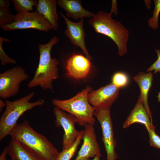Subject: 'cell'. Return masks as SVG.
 <instances>
[{
    "mask_svg": "<svg viewBox=\"0 0 160 160\" xmlns=\"http://www.w3.org/2000/svg\"><path fill=\"white\" fill-rule=\"evenodd\" d=\"M9 135L12 139L42 160H56L60 153L51 142L33 129L27 120L17 124Z\"/></svg>",
    "mask_w": 160,
    "mask_h": 160,
    "instance_id": "obj_1",
    "label": "cell"
},
{
    "mask_svg": "<svg viewBox=\"0 0 160 160\" xmlns=\"http://www.w3.org/2000/svg\"><path fill=\"white\" fill-rule=\"evenodd\" d=\"M59 41L58 38L54 36L48 43L39 45V65L34 76L28 84V88L40 86L43 89L53 90L52 82L59 77L58 67L59 63L55 58H52L51 52L52 47Z\"/></svg>",
    "mask_w": 160,
    "mask_h": 160,
    "instance_id": "obj_2",
    "label": "cell"
},
{
    "mask_svg": "<svg viewBox=\"0 0 160 160\" xmlns=\"http://www.w3.org/2000/svg\"><path fill=\"white\" fill-rule=\"evenodd\" d=\"M111 14L100 11L88 21L95 32L111 39L116 45L118 53L122 56L127 52L129 31L120 22L112 18Z\"/></svg>",
    "mask_w": 160,
    "mask_h": 160,
    "instance_id": "obj_3",
    "label": "cell"
},
{
    "mask_svg": "<svg viewBox=\"0 0 160 160\" xmlns=\"http://www.w3.org/2000/svg\"><path fill=\"white\" fill-rule=\"evenodd\" d=\"M91 89V87L88 86L70 99H54L52 103L75 116L79 126H84L87 124L94 125L95 119L94 115L95 108L90 105L88 99V93Z\"/></svg>",
    "mask_w": 160,
    "mask_h": 160,
    "instance_id": "obj_4",
    "label": "cell"
},
{
    "mask_svg": "<svg viewBox=\"0 0 160 160\" xmlns=\"http://www.w3.org/2000/svg\"><path fill=\"white\" fill-rule=\"evenodd\" d=\"M34 95V92H32L14 101L6 100V108L0 119V141L10 135L18 119L25 112L44 104L45 101L42 99L30 102Z\"/></svg>",
    "mask_w": 160,
    "mask_h": 160,
    "instance_id": "obj_5",
    "label": "cell"
},
{
    "mask_svg": "<svg viewBox=\"0 0 160 160\" xmlns=\"http://www.w3.org/2000/svg\"><path fill=\"white\" fill-rule=\"evenodd\" d=\"M0 27L5 31L32 28L47 32L52 29L50 22L36 11L33 12L17 13L13 23Z\"/></svg>",
    "mask_w": 160,
    "mask_h": 160,
    "instance_id": "obj_6",
    "label": "cell"
},
{
    "mask_svg": "<svg viewBox=\"0 0 160 160\" xmlns=\"http://www.w3.org/2000/svg\"><path fill=\"white\" fill-rule=\"evenodd\" d=\"M28 79L25 70L18 66L0 74V98L3 99L12 97L19 92L21 83Z\"/></svg>",
    "mask_w": 160,
    "mask_h": 160,
    "instance_id": "obj_7",
    "label": "cell"
},
{
    "mask_svg": "<svg viewBox=\"0 0 160 160\" xmlns=\"http://www.w3.org/2000/svg\"><path fill=\"white\" fill-rule=\"evenodd\" d=\"M102 128L103 141L107 154L106 160H116L118 158L115 148L116 142L114 134L110 109H97L94 113Z\"/></svg>",
    "mask_w": 160,
    "mask_h": 160,
    "instance_id": "obj_8",
    "label": "cell"
},
{
    "mask_svg": "<svg viewBox=\"0 0 160 160\" xmlns=\"http://www.w3.org/2000/svg\"><path fill=\"white\" fill-rule=\"evenodd\" d=\"M53 113L55 117V124L57 127H63L64 133L62 141L63 149L70 147L74 143L80 131L76 130L75 125L77 123L76 118L73 115L66 113L63 110L55 107Z\"/></svg>",
    "mask_w": 160,
    "mask_h": 160,
    "instance_id": "obj_9",
    "label": "cell"
},
{
    "mask_svg": "<svg viewBox=\"0 0 160 160\" xmlns=\"http://www.w3.org/2000/svg\"><path fill=\"white\" fill-rule=\"evenodd\" d=\"M120 89L111 83L96 90L91 89L88 95V101L95 109H110L118 97Z\"/></svg>",
    "mask_w": 160,
    "mask_h": 160,
    "instance_id": "obj_10",
    "label": "cell"
},
{
    "mask_svg": "<svg viewBox=\"0 0 160 160\" xmlns=\"http://www.w3.org/2000/svg\"><path fill=\"white\" fill-rule=\"evenodd\" d=\"M83 131V143L75 160H83L96 156L100 158V148L97 141L94 125L86 124Z\"/></svg>",
    "mask_w": 160,
    "mask_h": 160,
    "instance_id": "obj_11",
    "label": "cell"
},
{
    "mask_svg": "<svg viewBox=\"0 0 160 160\" xmlns=\"http://www.w3.org/2000/svg\"><path fill=\"white\" fill-rule=\"evenodd\" d=\"M59 13L64 19L67 25L64 31L65 35L71 43L80 47L86 57L91 60L92 57L89 54L84 41L86 34L83 27V19H81L79 22L74 23L69 20L62 12Z\"/></svg>",
    "mask_w": 160,
    "mask_h": 160,
    "instance_id": "obj_12",
    "label": "cell"
},
{
    "mask_svg": "<svg viewBox=\"0 0 160 160\" xmlns=\"http://www.w3.org/2000/svg\"><path fill=\"white\" fill-rule=\"evenodd\" d=\"M90 60L81 55H73L66 61L65 68L68 74L76 79L85 78L91 68Z\"/></svg>",
    "mask_w": 160,
    "mask_h": 160,
    "instance_id": "obj_13",
    "label": "cell"
},
{
    "mask_svg": "<svg viewBox=\"0 0 160 160\" xmlns=\"http://www.w3.org/2000/svg\"><path fill=\"white\" fill-rule=\"evenodd\" d=\"M135 123H139L144 124L147 129L148 128L155 129V127L153 124L142 102L139 99L135 107L124 122L123 128L124 129L127 128L131 124Z\"/></svg>",
    "mask_w": 160,
    "mask_h": 160,
    "instance_id": "obj_14",
    "label": "cell"
},
{
    "mask_svg": "<svg viewBox=\"0 0 160 160\" xmlns=\"http://www.w3.org/2000/svg\"><path fill=\"white\" fill-rule=\"evenodd\" d=\"M81 0H58L57 4L66 12V16L75 20L84 17L92 18L95 14L86 10L82 6Z\"/></svg>",
    "mask_w": 160,
    "mask_h": 160,
    "instance_id": "obj_15",
    "label": "cell"
},
{
    "mask_svg": "<svg viewBox=\"0 0 160 160\" xmlns=\"http://www.w3.org/2000/svg\"><path fill=\"white\" fill-rule=\"evenodd\" d=\"M133 79L138 84L140 89V94L138 99L142 102L144 106L152 121L151 113L148 101V94L153 81V75L151 72L147 73L140 72L134 77Z\"/></svg>",
    "mask_w": 160,
    "mask_h": 160,
    "instance_id": "obj_16",
    "label": "cell"
},
{
    "mask_svg": "<svg viewBox=\"0 0 160 160\" xmlns=\"http://www.w3.org/2000/svg\"><path fill=\"white\" fill-rule=\"evenodd\" d=\"M56 0H39L36 11L42 15L51 24L54 31L59 28V16L56 9Z\"/></svg>",
    "mask_w": 160,
    "mask_h": 160,
    "instance_id": "obj_17",
    "label": "cell"
},
{
    "mask_svg": "<svg viewBox=\"0 0 160 160\" xmlns=\"http://www.w3.org/2000/svg\"><path fill=\"white\" fill-rule=\"evenodd\" d=\"M8 147V154L17 160H42L11 139Z\"/></svg>",
    "mask_w": 160,
    "mask_h": 160,
    "instance_id": "obj_18",
    "label": "cell"
},
{
    "mask_svg": "<svg viewBox=\"0 0 160 160\" xmlns=\"http://www.w3.org/2000/svg\"><path fill=\"white\" fill-rule=\"evenodd\" d=\"M79 131V134L74 143L69 148L63 149L60 153L56 160H70L73 157L82 139L83 130Z\"/></svg>",
    "mask_w": 160,
    "mask_h": 160,
    "instance_id": "obj_19",
    "label": "cell"
},
{
    "mask_svg": "<svg viewBox=\"0 0 160 160\" xmlns=\"http://www.w3.org/2000/svg\"><path fill=\"white\" fill-rule=\"evenodd\" d=\"M12 1L17 13L33 11V7H36L39 3V0H12Z\"/></svg>",
    "mask_w": 160,
    "mask_h": 160,
    "instance_id": "obj_20",
    "label": "cell"
},
{
    "mask_svg": "<svg viewBox=\"0 0 160 160\" xmlns=\"http://www.w3.org/2000/svg\"><path fill=\"white\" fill-rule=\"evenodd\" d=\"M155 7L152 16L148 21L149 26L153 29H157L159 27V19L160 13V0L153 1Z\"/></svg>",
    "mask_w": 160,
    "mask_h": 160,
    "instance_id": "obj_21",
    "label": "cell"
},
{
    "mask_svg": "<svg viewBox=\"0 0 160 160\" xmlns=\"http://www.w3.org/2000/svg\"><path fill=\"white\" fill-rule=\"evenodd\" d=\"M129 81L127 75L126 73L122 72L115 73L112 78V83L119 88L126 86L128 84Z\"/></svg>",
    "mask_w": 160,
    "mask_h": 160,
    "instance_id": "obj_22",
    "label": "cell"
},
{
    "mask_svg": "<svg viewBox=\"0 0 160 160\" xmlns=\"http://www.w3.org/2000/svg\"><path fill=\"white\" fill-rule=\"evenodd\" d=\"M10 39L0 37V59L1 65L5 66L8 64H15L17 63L16 60L9 57L5 52L3 48V44L4 41L9 42Z\"/></svg>",
    "mask_w": 160,
    "mask_h": 160,
    "instance_id": "obj_23",
    "label": "cell"
},
{
    "mask_svg": "<svg viewBox=\"0 0 160 160\" xmlns=\"http://www.w3.org/2000/svg\"><path fill=\"white\" fill-rule=\"evenodd\" d=\"M15 15L13 14L9 9L4 11L0 9V26L9 24L15 21Z\"/></svg>",
    "mask_w": 160,
    "mask_h": 160,
    "instance_id": "obj_24",
    "label": "cell"
},
{
    "mask_svg": "<svg viewBox=\"0 0 160 160\" xmlns=\"http://www.w3.org/2000/svg\"><path fill=\"white\" fill-rule=\"evenodd\" d=\"M154 129H147L149 135V143L152 146L160 149V137L155 132Z\"/></svg>",
    "mask_w": 160,
    "mask_h": 160,
    "instance_id": "obj_25",
    "label": "cell"
},
{
    "mask_svg": "<svg viewBox=\"0 0 160 160\" xmlns=\"http://www.w3.org/2000/svg\"><path fill=\"white\" fill-rule=\"evenodd\" d=\"M157 54L158 58L157 60L148 69L147 72H151L154 71V73L158 72L160 73V50L158 49H155Z\"/></svg>",
    "mask_w": 160,
    "mask_h": 160,
    "instance_id": "obj_26",
    "label": "cell"
},
{
    "mask_svg": "<svg viewBox=\"0 0 160 160\" xmlns=\"http://www.w3.org/2000/svg\"><path fill=\"white\" fill-rule=\"evenodd\" d=\"M10 1L9 0H0V9L4 11L9 10Z\"/></svg>",
    "mask_w": 160,
    "mask_h": 160,
    "instance_id": "obj_27",
    "label": "cell"
},
{
    "mask_svg": "<svg viewBox=\"0 0 160 160\" xmlns=\"http://www.w3.org/2000/svg\"><path fill=\"white\" fill-rule=\"evenodd\" d=\"M8 154V147H6L4 149L0 156V160H7L6 156Z\"/></svg>",
    "mask_w": 160,
    "mask_h": 160,
    "instance_id": "obj_28",
    "label": "cell"
},
{
    "mask_svg": "<svg viewBox=\"0 0 160 160\" xmlns=\"http://www.w3.org/2000/svg\"><path fill=\"white\" fill-rule=\"evenodd\" d=\"M6 103L1 99H0V112L2 111L4 107L6 106Z\"/></svg>",
    "mask_w": 160,
    "mask_h": 160,
    "instance_id": "obj_29",
    "label": "cell"
},
{
    "mask_svg": "<svg viewBox=\"0 0 160 160\" xmlns=\"http://www.w3.org/2000/svg\"><path fill=\"white\" fill-rule=\"evenodd\" d=\"M100 158L98 156H96L94 158L93 160H100Z\"/></svg>",
    "mask_w": 160,
    "mask_h": 160,
    "instance_id": "obj_30",
    "label": "cell"
},
{
    "mask_svg": "<svg viewBox=\"0 0 160 160\" xmlns=\"http://www.w3.org/2000/svg\"><path fill=\"white\" fill-rule=\"evenodd\" d=\"M83 160H90L89 159V158H87V159H85Z\"/></svg>",
    "mask_w": 160,
    "mask_h": 160,
    "instance_id": "obj_31",
    "label": "cell"
},
{
    "mask_svg": "<svg viewBox=\"0 0 160 160\" xmlns=\"http://www.w3.org/2000/svg\"><path fill=\"white\" fill-rule=\"evenodd\" d=\"M12 160H17L15 159H12Z\"/></svg>",
    "mask_w": 160,
    "mask_h": 160,
    "instance_id": "obj_32",
    "label": "cell"
}]
</instances>
